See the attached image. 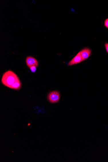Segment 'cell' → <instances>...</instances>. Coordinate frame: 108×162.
I'll return each mask as SVG.
<instances>
[{"mask_svg": "<svg viewBox=\"0 0 108 162\" xmlns=\"http://www.w3.org/2000/svg\"><path fill=\"white\" fill-rule=\"evenodd\" d=\"M19 80V78L15 73L11 70H8L3 73L1 82L7 87L11 88L12 85Z\"/></svg>", "mask_w": 108, "mask_h": 162, "instance_id": "6da1fadb", "label": "cell"}, {"mask_svg": "<svg viewBox=\"0 0 108 162\" xmlns=\"http://www.w3.org/2000/svg\"><path fill=\"white\" fill-rule=\"evenodd\" d=\"M60 97V93L57 91H53L50 92L48 95V99L50 102L52 103L58 102Z\"/></svg>", "mask_w": 108, "mask_h": 162, "instance_id": "7a4b0ae2", "label": "cell"}, {"mask_svg": "<svg viewBox=\"0 0 108 162\" xmlns=\"http://www.w3.org/2000/svg\"><path fill=\"white\" fill-rule=\"evenodd\" d=\"M26 63L27 67L29 68L33 66L37 67L38 65V62L36 58L31 56L27 57Z\"/></svg>", "mask_w": 108, "mask_h": 162, "instance_id": "3957f363", "label": "cell"}, {"mask_svg": "<svg viewBox=\"0 0 108 162\" xmlns=\"http://www.w3.org/2000/svg\"><path fill=\"white\" fill-rule=\"evenodd\" d=\"M81 54L82 59L81 62L88 59L91 55V50L89 48H85L80 52Z\"/></svg>", "mask_w": 108, "mask_h": 162, "instance_id": "277c9868", "label": "cell"}, {"mask_svg": "<svg viewBox=\"0 0 108 162\" xmlns=\"http://www.w3.org/2000/svg\"><path fill=\"white\" fill-rule=\"evenodd\" d=\"M82 59V57L79 52L69 62L68 65L69 66H71L75 64H78L79 63L81 62Z\"/></svg>", "mask_w": 108, "mask_h": 162, "instance_id": "5b68a950", "label": "cell"}, {"mask_svg": "<svg viewBox=\"0 0 108 162\" xmlns=\"http://www.w3.org/2000/svg\"><path fill=\"white\" fill-rule=\"evenodd\" d=\"M21 83L20 80L17 81L12 85L11 89L14 90H19L21 88Z\"/></svg>", "mask_w": 108, "mask_h": 162, "instance_id": "8992f818", "label": "cell"}, {"mask_svg": "<svg viewBox=\"0 0 108 162\" xmlns=\"http://www.w3.org/2000/svg\"><path fill=\"white\" fill-rule=\"evenodd\" d=\"M36 67L35 66H32L29 68H30V70H31L32 72H35L36 71Z\"/></svg>", "mask_w": 108, "mask_h": 162, "instance_id": "52a82bcc", "label": "cell"}, {"mask_svg": "<svg viewBox=\"0 0 108 162\" xmlns=\"http://www.w3.org/2000/svg\"><path fill=\"white\" fill-rule=\"evenodd\" d=\"M104 24L105 27L108 29V18L105 20Z\"/></svg>", "mask_w": 108, "mask_h": 162, "instance_id": "ba28073f", "label": "cell"}, {"mask_svg": "<svg viewBox=\"0 0 108 162\" xmlns=\"http://www.w3.org/2000/svg\"><path fill=\"white\" fill-rule=\"evenodd\" d=\"M105 50H106L108 54V43H105Z\"/></svg>", "mask_w": 108, "mask_h": 162, "instance_id": "9c48e42d", "label": "cell"}]
</instances>
